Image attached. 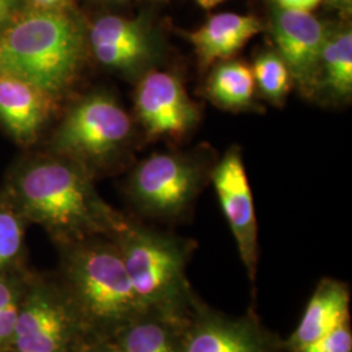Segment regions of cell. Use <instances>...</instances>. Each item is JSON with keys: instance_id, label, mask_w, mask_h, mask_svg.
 Returning <instances> with one entry per match:
<instances>
[{"instance_id": "obj_1", "label": "cell", "mask_w": 352, "mask_h": 352, "mask_svg": "<svg viewBox=\"0 0 352 352\" xmlns=\"http://www.w3.org/2000/svg\"><path fill=\"white\" fill-rule=\"evenodd\" d=\"M11 196L17 213L62 244L111 238L126 221L102 200L84 166L68 158L26 166L14 176Z\"/></svg>"}, {"instance_id": "obj_2", "label": "cell", "mask_w": 352, "mask_h": 352, "mask_svg": "<svg viewBox=\"0 0 352 352\" xmlns=\"http://www.w3.org/2000/svg\"><path fill=\"white\" fill-rule=\"evenodd\" d=\"M59 283L90 336L110 338L142 311L113 239L63 244Z\"/></svg>"}, {"instance_id": "obj_3", "label": "cell", "mask_w": 352, "mask_h": 352, "mask_svg": "<svg viewBox=\"0 0 352 352\" xmlns=\"http://www.w3.org/2000/svg\"><path fill=\"white\" fill-rule=\"evenodd\" d=\"M84 47L82 32L72 17L52 10L34 11L4 30L0 72L23 78L55 100L74 84Z\"/></svg>"}, {"instance_id": "obj_4", "label": "cell", "mask_w": 352, "mask_h": 352, "mask_svg": "<svg viewBox=\"0 0 352 352\" xmlns=\"http://www.w3.org/2000/svg\"><path fill=\"white\" fill-rule=\"evenodd\" d=\"M131 286L144 309L187 315L197 298L187 278V265L196 245L168 232L126 218L113 236Z\"/></svg>"}, {"instance_id": "obj_5", "label": "cell", "mask_w": 352, "mask_h": 352, "mask_svg": "<svg viewBox=\"0 0 352 352\" xmlns=\"http://www.w3.org/2000/svg\"><path fill=\"white\" fill-rule=\"evenodd\" d=\"M206 170L182 153H155L133 170L128 196L140 213L157 221H180L190 212L205 183Z\"/></svg>"}, {"instance_id": "obj_6", "label": "cell", "mask_w": 352, "mask_h": 352, "mask_svg": "<svg viewBox=\"0 0 352 352\" xmlns=\"http://www.w3.org/2000/svg\"><path fill=\"white\" fill-rule=\"evenodd\" d=\"M90 334L58 282L38 280L19 307L12 350L71 352Z\"/></svg>"}, {"instance_id": "obj_7", "label": "cell", "mask_w": 352, "mask_h": 352, "mask_svg": "<svg viewBox=\"0 0 352 352\" xmlns=\"http://www.w3.org/2000/svg\"><path fill=\"white\" fill-rule=\"evenodd\" d=\"M132 135V119L107 93L77 102L54 136V146L72 161L98 162L122 151Z\"/></svg>"}, {"instance_id": "obj_8", "label": "cell", "mask_w": 352, "mask_h": 352, "mask_svg": "<svg viewBox=\"0 0 352 352\" xmlns=\"http://www.w3.org/2000/svg\"><path fill=\"white\" fill-rule=\"evenodd\" d=\"M183 352H282V340L254 311L228 316L197 296L186 318Z\"/></svg>"}, {"instance_id": "obj_9", "label": "cell", "mask_w": 352, "mask_h": 352, "mask_svg": "<svg viewBox=\"0 0 352 352\" xmlns=\"http://www.w3.org/2000/svg\"><path fill=\"white\" fill-rule=\"evenodd\" d=\"M135 111L148 139L182 140L200 122V109L171 72H145L135 94Z\"/></svg>"}, {"instance_id": "obj_10", "label": "cell", "mask_w": 352, "mask_h": 352, "mask_svg": "<svg viewBox=\"0 0 352 352\" xmlns=\"http://www.w3.org/2000/svg\"><path fill=\"white\" fill-rule=\"evenodd\" d=\"M227 223L236 241L241 263L252 283L258 263V234L250 182L239 148L232 146L210 173Z\"/></svg>"}, {"instance_id": "obj_11", "label": "cell", "mask_w": 352, "mask_h": 352, "mask_svg": "<svg viewBox=\"0 0 352 352\" xmlns=\"http://www.w3.org/2000/svg\"><path fill=\"white\" fill-rule=\"evenodd\" d=\"M330 28L311 12L277 7L272 16V32L277 52L287 65L294 84L312 97L324 45Z\"/></svg>"}, {"instance_id": "obj_12", "label": "cell", "mask_w": 352, "mask_h": 352, "mask_svg": "<svg viewBox=\"0 0 352 352\" xmlns=\"http://www.w3.org/2000/svg\"><path fill=\"white\" fill-rule=\"evenodd\" d=\"M350 300L351 291L346 282L322 278L305 307L299 325L286 340H282V352H294L336 327L351 322Z\"/></svg>"}, {"instance_id": "obj_13", "label": "cell", "mask_w": 352, "mask_h": 352, "mask_svg": "<svg viewBox=\"0 0 352 352\" xmlns=\"http://www.w3.org/2000/svg\"><path fill=\"white\" fill-rule=\"evenodd\" d=\"M263 30V23L254 16L218 13L209 17L199 29L190 32L188 38L200 69L206 71L218 62L231 59Z\"/></svg>"}, {"instance_id": "obj_14", "label": "cell", "mask_w": 352, "mask_h": 352, "mask_svg": "<svg viewBox=\"0 0 352 352\" xmlns=\"http://www.w3.org/2000/svg\"><path fill=\"white\" fill-rule=\"evenodd\" d=\"M52 101L25 80L0 72V122L17 141L36 139L49 118Z\"/></svg>"}, {"instance_id": "obj_15", "label": "cell", "mask_w": 352, "mask_h": 352, "mask_svg": "<svg viewBox=\"0 0 352 352\" xmlns=\"http://www.w3.org/2000/svg\"><path fill=\"white\" fill-rule=\"evenodd\" d=\"M187 315L144 309L115 334L113 343L119 352H183Z\"/></svg>"}, {"instance_id": "obj_16", "label": "cell", "mask_w": 352, "mask_h": 352, "mask_svg": "<svg viewBox=\"0 0 352 352\" xmlns=\"http://www.w3.org/2000/svg\"><path fill=\"white\" fill-rule=\"evenodd\" d=\"M352 93L351 28L330 29L321 52L314 94L346 101Z\"/></svg>"}, {"instance_id": "obj_17", "label": "cell", "mask_w": 352, "mask_h": 352, "mask_svg": "<svg viewBox=\"0 0 352 352\" xmlns=\"http://www.w3.org/2000/svg\"><path fill=\"white\" fill-rule=\"evenodd\" d=\"M254 91L251 67L231 59L214 64L204 89L209 101L227 111H244L254 107Z\"/></svg>"}, {"instance_id": "obj_18", "label": "cell", "mask_w": 352, "mask_h": 352, "mask_svg": "<svg viewBox=\"0 0 352 352\" xmlns=\"http://www.w3.org/2000/svg\"><path fill=\"white\" fill-rule=\"evenodd\" d=\"M89 42L90 46L110 43L161 54V46L148 24L119 16H104L97 20L89 30Z\"/></svg>"}, {"instance_id": "obj_19", "label": "cell", "mask_w": 352, "mask_h": 352, "mask_svg": "<svg viewBox=\"0 0 352 352\" xmlns=\"http://www.w3.org/2000/svg\"><path fill=\"white\" fill-rule=\"evenodd\" d=\"M256 88L267 101L282 104L292 88V77L289 68L277 51L260 54L251 67Z\"/></svg>"}, {"instance_id": "obj_20", "label": "cell", "mask_w": 352, "mask_h": 352, "mask_svg": "<svg viewBox=\"0 0 352 352\" xmlns=\"http://www.w3.org/2000/svg\"><path fill=\"white\" fill-rule=\"evenodd\" d=\"M24 248L23 217L11 206L0 204V273H7Z\"/></svg>"}, {"instance_id": "obj_21", "label": "cell", "mask_w": 352, "mask_h": 352, "mask_svg": "<svg viewBox=\"0 0 352 352\" xmlns=\"http://www.w3.org/2000/svg\"><path fill=\"white\" fill-rule=\"evenodd\" d=\"M294 352H352L351 322L336 327L324 337Z\"/></svg>"}, {"instance_id": "obj_22", "label": "cell", "mask_w": 352, "mask_h": 352, "mask_svg": "<svg viewBox=\"0 0 352 352\" xmlns=\"http://www.w3.org/2000/svg\"><path fill=\"white\" fill-rule=\"evenodd\" d=\"M20 302H13L0 311V352H8L12 350L14 329L17 321V314Z\"/></svg>"}, {"instance_id": "obj_23", "label": "cell", "mask_w": 352, "mask_h": 352, "mask_svg": "<svg viewBox=\"0 0 352 352\" xmlns=\"http://www.w3.org/2000/svg\"><path fill=\"white\" fill-rule=\"evenodd\" d=\"M24 289L14 278L7 273H0V311L13 302H20Z\"/></svg>"}, {"instance_id": "obj_24", "label": "cell", "mask_w": 352, "mask_h": 352, "mask_svg": "<svg viewBox=\"0 0 352 352\" xmlns=\"http://www.w3.org/2000/svg\"><path fill=\"white\" fill-rule=\"evenodd\" d=\"M71 352H119L116 344L110 338L89 336L81 340Z\"/></svg>"}, {"instance_id": "obj_25", "label": "cell", "mask_w": 352, "mask_h": 352, "mask_svg": "<svg viewBox=\"0 0 352 352\" xmlns=\"http://www.w3.org/2000/svg\"><path fill=\"white\" fill-rule=\"evenodd\" d=\"M321 1L322 0H276L279 8L302 12H312L321 4Z\"/></svg>"}, {"instance_id": "obj_26", "label": "cell", "mask_w": 352, "mask_h": 352, "mask_svg": "<svg viewBox=\"0 0 352 352\" xmlns=\"http://www.w3.org/2000/svg\"><path fill=\"white\" fill-rule=\"evenodd\" d=\"M17 8V0H0V29L11 21Z\"/></svg>"}, {"instance_id": "obj_27", "label": "cell", "mask_w": 352, "mask_h": 352, "mask_svg": "<svg viewBox=\"0 0 352 352\" xmlns=\"http://www.w3.org/2000/svg\"><path fill=\"white\" fill-rule=\"evenodd\" d=\"M327 4H330L334 8L340 10H350L352 0H325Z\"/></svg>"}, {"instance_id": "obj_28", "label": "cell", "mask_w": 352, "mask_h": 352, "mask_svg": "<svg viewBox=\"0 0 352 352\" xmlns=\"http://www.w3.org/2000/svg\"><path fill=\"white\" fill-rule=\"evenodd\" d=\"M196 1L199 3V6L202 7V8H205V10H212L215 6L221 4V3L225 1V0H196Z\"/></svg>"}, {"instance_id": "obj_29", "label": "cell", "mask_w": 352, "mask_h": 352, "mask_svg": "<svg viewBox=\"0 0 352 352\" xmlns=\"http://www.w3.org/2000/svg\"><path fill=\"white\" fill-rule=\"evenodd\" d=\"M33 1L41 7H52V6L58 4L60 0H33Z\"/></svg>"}, {"instance_id": "obj_30", "label": "cell", "mask_w": 352, "mask_h": 352, "mask_svg": "<svg viewBox=\"0 0 352 352\" xmlns=\"http://www.w3.org/2000/svg\"><path fill=\"white\" fill-rule=\"evenodd\" d=\"M11 352H24V351H16V350H11Z\"/></svg>"}]
</instances>
